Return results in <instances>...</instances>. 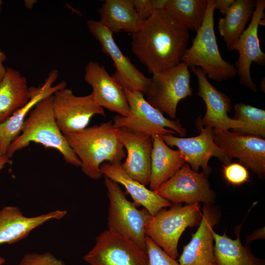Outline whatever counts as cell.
I'll list each match as a JSON object with an SVG mask.
<instances>
[{
	"mask_svg": "<svg viewBox=\"0 0 265 265\" xmlns=\"http://www.w3.org/2000/svg\"><path fill=\"white\" fill-rule=\"evenodd\" d=\"M201 117L196 120V126L200 134L191 137H179L167 134L161 135L164 142L170 147H176L184 155L186 162L195 172L200 167L203 172L208 175L210 172L209 162L212 157H215L224 164L231 160L223 151L214 142L213 129L211 126L204 127L201 122Z\"/></svg>",
	"mask_w": 265,
	"mask_h": 265,
	"instance_id": "13",
	"label": "cell"
},
{
	"mask_svg": "<svg viewBox=\"0 0 265 265\" xmlns=\"http://www.w3.org/2000/svg\"><path fill=\"white\" fill-rule=\"evenodd\" d=\"M84 80L92 88L91 93L101 107L122 116L129 115L130 108L123 88L97 61H89L85 68Z\"/></svg>",
	"mask_w": 265,
	"mask_h": 265,
	"instance_id": "16",
	"label": "cell"
},
{
	"mask_svg": "<svg viewBox=\"0 0 265 265\" xmlns=\"http://www.w3.org/2000/svg\"><path fill=\"white\" fill-rule=\"evenodd\" d=\"M66 211L55 210L27 217L15 206H5L0 211V244L15 243L26 238L34 229L52 219H61Z\"/></svg>",
	"mask_w": 265,
	"mask_h": 265,
	"instance_id": "21",
	"label": "cell"
},
{
	"mask_svg": "<svg viewBox=\"0 0 265 265\" xmlns=\"http://www.w3.org/2000/svg\"><path fill=\"white\" fill-rule=\"evenodd\" d=\"M189 41V30L163 9L154 10L132 34L131 47L153 75L182 62Z\"/></svg>",
	"mask_w": 265,
	"mask_h": 265,
	"instance_id": "1",
	"label": "cell"
},
{
	"mask_svg": "<svg viewBox=\"0 0 265 265\" xmlns=\"http://www.w3.org/2000/svg\"><path fill=\"white\" fill-rule=\"evenodd\" d=\"M34 0H26L25 2V6L28 8H30L33 6L32 4L34 5Z\"/></svg>",
	"mask_w": 265,
	"mask_h": 265,
	"instance_id": "38",
	"label": "cell"
},
{
	"mask_svg": "<svg viewBox=\"0 0 265 265\" xmlns=\"http://www.w3.org/2000/svg\"><path fill=\"white\" fill-rule=\"evenodd\" d=\"M233 119L243 123V127L234 132L264 137L265 136V111L242 103L234 105Z\"/></svg>",
	"mask_w": 265,
	"mask_h": 265,
	"instance_id": "29",
	"label": "cell"
},
{
	"mask_svg": "<svg viewBox=\"0 0 265 265\" xmlns=\"http://www.w3.org/2000/svg\"><path fill=\"white\" fill-rule=\"evenodd\" d=\"M265 227L259 228L255 231L251 235L248 236L246 238L247 243L257 239L265 238Z\"/></svg>",
	"mask_w": 265,
	"mask_h": 265,
	"instance_id": "35",
	"label": "cell"
},
{
	"mask_svg": "<svg viewBox=\"0 0 265 265\" xmlns=\"http://www.w3.org/2000/svg\"><path fill=\"white\" fill-rule=\"evenodd\" d=\"M151 174L149 189L156 190L172 177L185 164L186 159L179 150H173L163 140L161 136L152 137Z\"/></svg>",
	"mask_w": 265,
	"mask_h": 265,
	"instance_id": "23",
	"label": "cell"
},
{
	"mask_svg": "<svg viewBox=\"0 0 265 265\" xmlns=\"http://www.w3.org/2000/svg\"><path fill=\"white\" fill-rule=\"evenodd\" d=\"M119 130L120 141L127 152L126 160L121 163L122 168L131 178L145 186L149 185L152 137L125 128Z\"/></svg>",
	"mask_w": 265,
	"mask_h": 265,
	"instance_id": "19",
	"label": "cell"
},
{
	"mask_svg": "<svg viewBox=\"0 0 265 265\" xmlns=\"http://www.w3.org/2000/svg\"><path fill=\"white\" fill-rule=\"evenodd\" d=\"M189 67L197 78L198 95L203 100L206 106V113L201 118L202 125L233 131L241 128L243 126L242 122L234 120L228 115L232 109L230 98L213 86L200 68L194 66Z\"/></svg>",
	"mask_w": 265,
	"mask_h": 265,
	"instance_id": "17",
	"label": "cell"
},
{
	"mask_svg": "<svg viewBox=\"0 0 265 265\" xmlns=\"http://www.w3.org/2000/svg\"><path fill=\"white\" fill-rule=\"evenodd\" d=\"M132 1L135 10L144 20L154 11L152 0H132Z\"/></svg>",
	"mask_w": 265,
	"mask_h": 265,
	"instance_id": "33",
	"label": "cell"
},
{
	"mask_svg": "<svg viewBox=\"0 0 265 265\" xmlns=\"http://www.w3.org/2000/svg\"><path fill=\"white\" fill-rule=\"evenodd\" d=\"M83 260L90 265H149L147 250L108 229L96 237Z\"/></svg>",
	"mask_w": 265,
	"mask_h": 265,
	"instance_id": "9",
	"label": "cell"
},
{
	"mask_svg": "<svg viewBox=\"0 0 265 265\" xmlns=\"http://www.w3.org/2000/svg\"><path fill=\"white\" fill-rule=\"evenodd\" d=\"M30 98L26 77L7 67L0 83V124L24 106Z\"/></svg>",
	"mask_w": 265,
	"mask_h": 265,
	"instance_id": "25",
	"label": "cell"
},
{
	"mask_svg": "<svg viewBox=\"0 0 265 265\" xmlns=\"http://www.w3.org/2000/svg\"><path fill=\"white\" fill-rule=\"evenodd\" d=\"M213 140L231 160L250 169L259 178L265 174V139L229 130L213 129Z\"/></svg>",
	"mask_w": 265,
	"mask_h": 265,
	"instance_id": "14",
	"label": "cell"
},
{
	"mask_svg": "<svg viewBox=\"0 0 265 265\" xmlns=\"http://www.w3.org/2000/svg\"><path fill=\"white\" fill-rule=\"evenodd\" d=\"M52 98L51 95L43 99L30 111L23 123L20 134L10 145L6 155L10 159L16 151L34 142L57 150L67 163L80 167V160L56 124Z\"/></svg>",
	"mask_w": 265,
	"mask_h": 265,
	"instance_id": "3",
	"label": "cell"
},
{
	"mask_svg": "<svg viewBox=\"0 0 265 265\" xmlns=\"http://www.w3.org/2000/svg\"><path fill=\"white\" fill-rule=\"evenodd\" d=\"M234 0H214L215 9H217L223 15L228 11Z\"/></svg>",
	"mask_w": 265,
	"mask_h": 265,
	"instance_id": "34",
	"label": "cell"
},
{
	"mask_svg": "<svg viewBox=\"0 0 265 265\" xmlns=\"http://www.w3.org/2000/svg\"><path fill=\"white\" fill-rule=\"evenodd\" d=\"M239 233L234 239L225 233L219 235L213 231L216 265H264L263 260L256 257L248 247L242 244Z\"/></svg>",
	"mask_w": 265,
	"mask_h": 265,
	"instance_id": "27",
	"label": "cell"
},
{
	"mask_svg": "<svg viewBox=\"0 0 265 265\" xmlns=\"http://www.w3.org/2000/svg\"><path fill=\"white\" fill-rule=\"evenodd\" d=\"M214 0H207L203 23L182 62L188 66L200 68L209 79L222 81L233 78L237 73L235 65L225 60L219 51L214 29Z\"/></svg>",
	"mask_w": 265,
	"mask_h": 265,
	"instance_id": "4",
	"label": "cell"
},
{
	"mask_svg": "<svg viewBox=\"0 0 265 265\" xmlns=\"http://www.w3.org/2000/svg\"><path fill=\"white\" fill-rule=\"evenodd\" d=\"M2 4H3L2 1L0 0V13L1 11Z\"/></svg>",
	"mask_w": 265,
	"mask_h": 265,
	"instance_id": "40",
	"label": "cell"
},
{
	"mask_svg": "<svg viewBox=\"0 0 265 265\" xmlns=\"http://www.w3.org/2000/svg\"><path fill=\"white\" fill-rule=\"evenodd\" d=\"M189 66L182 62L169 69L152 75L145 94L147 102L171 118L176 116L179 102L192 95Z\"/></svg>",
	"mask_w": 265,
	"mask_h": 265,
	"instance_id": "8",
	"label": "cell"
},
{
	"mask_svg": "<svg viewBox=\"0 0 265 265\" xmlns=\"http://www.w3.org/2000/svg\"><path fill=\"white\" fill-rule=\"evenodd\" d=\"M104 183L109 200L108 230L146 250L145 229L152 215L145 209L139 210L130 201L117 183L104 176Z\"/></svg>",
	"mask_w": 265,
	"mask_h": 265,
	"instance_id": "6",
	"label": "cell"
},
{
	"mask_svg": "<svg viewBox=\"0 0 265 265\" xmlns=\"http://www.w3.org/2000/svg\"><path fill=\"white\" fill-rule=\"evenodd\" d=\"M10 162V158L6 155H0V171L5 165Z\"/></svg>",
	"mask_w": 265,
	"mask_h": 265,
	"instance_id": "37",
	"label": "cell"
},
{
	"mask_svg": "<svg viewBox=\"0 0 265 265\" xmlns=\"http://www.w3.org/2000/svg\"><path fill=\"white\" fill-rule=\"evenodd\" d=\"M202 216L199 203L175 204L169 210H161L152 216L147 224L145 233L158 246L172 258L179 256V239L187 227L198 226Z\"/></svg>",
	"mask_w": 265,
	"mask_h": 265,
	"instance_id": "5",
	"label": "cell"
},
{
	"mask_svg": "<svg viewBox=\"0 0 265 265\" xmlns=\"http://www.w3.org/2000/svg\"><path fill=\"white\" fill-rule=\"evenodd\" d=\"M219 217L212 204H204L199 227L183 248L180 265H216L213 232Z\"/></svg>",
	"mask_w": 265,
	"mask_h": 265,
	"instance_id": "18",
	"label": "cell"
},
{
	"mask_svg": "<svg viewBox=\"0 0 265 265\" xmlns=\"http://www.w3.org/2000/svg\"><path fill=\"white\" fill-rule=\"evenodd\" d=\"M64 135L80 160L83 173L94 180L102 177L100 167L105 161L121 163L126 156L119 128L112 120Z\"/></svg>",
	"mask_w": 265,
	"mask_h": 265,
	"instance_id": "2",
	"label": "cell"
},
{
	"mask_svg": "<svg viewBox=\"0 0 265 265\" xmlns=\"http://www.w3.org/2000/svg\"><path fill=\"white\" fill-rule=\"evenodd\" d=\"M155 191L175 204L200 202L212 204L216 197L210 187L208 174L193 171L187 163Z\"/></svg>",
	"mask_w": 265,
	"mask_h": 265,
	"instance_id": "11",
	"label": "cell"
},
{
	"mask_svg": "<svg viewBox=\"0 0 265 265\" xmlns=\"http://www.w3.org/2000/svg\"><path fill=\"white\" fill-rule=\"evenodd\" d=\"M265 9V0H257L250 24L233 48V50L238 53V59L234 65L239 82L254 92L258 90L251 78V64H265V54L261 50L258 37V28L262 25Z\"/></svg>",
	"mask_w": 265,
	"mask_h": 265,
	"instance_id": "15",
	"label": "cell"
},
{
	"mask_svg": "<svg viewBox=\"0 0 265 265\" xmlns=\"http://www.w3.org/2000/svg\"><path fill=\"white\" fill-rule=\"evenodd\" d=\"M130 108L127 116L117 114L112 121L118 128H125L134 132L152 137L156 135L178 133L186 134V130L179 119L170 120L151 105L140 91L124 89Z\"/></svg>",
	"mask_w": 265,
	"mask_h": 265,
	"instance_id": "7",
	"label": "cell"
},
{
	"mask_svg": "<svg viewBox=\"0 0 265 265\" xmlns=\"http://www.w3.org/2000/svg\"><path fill=\"white\" fill-rule=\"evenodd\" d=\"M5 262V259L0 256V265H2Z\"/></svg>",
	"mask_w": 265,
	"mask_h": 265,
	"instance_id": "39",
	"label": "cell"
},
{
	"mask_svg": "<svg viewBox=\"0 0 265 265\" xmlns=\"http://www.w3.org/2000/svg\"><path fill=\"white\" fill-rule=\"evenodd\" d=\"M207 0H166L165 9L188 30L197 32L206 15Z\"/></svg>",
	"mask_w": 265,
	"mask_h": 265,
	"instance_id": "28",
	"label": "cell"
},
{
	"mask_svg": "<svg viewBox=\"0 0 265 265\" xmlns=\"http://www.w3.org/2000/svg\"><path fill=\"white\" fill-rule=\"evenodd\" d=\"M6 60L5 53L0 51V83L1 81L6 72V68L3 65V63Z\"/></svg>",
	"mask_w": 265,
	"mask_h": 265,
	"instance_id": "36",
	"label": "cell"
},
{
	"mask_svg": "<svg viewBox=\"0 0 265 265\" xmlns=\"http://www.w3.org/2000/svg\"><path fill=\"white\" fill-rule=\"evenodd\" d=\"M17 265H65L53 254L47 252L43 253L26 254Z\"/></svg>",
	"mask_w": 265,
	"mask_h": 265,
	"instance_id": "32",
	"label": "cell"
},
{
	"mask_svg": "<svg viewBox=\"0 0 265 265\" xmlns=\"http://www.w3.org/2000/svg\"><path fill=\"white\" fill-rule=\"evenodd\" d=\"M99 21L113 34L124 31L133 34L144 21L132 0H106L98 10Z\"/></svg>",
	"mask_w": 265,
	"mask_h": 265,
	"instance_id": "24",
	"label": "cell"
},
{
	"mask_svg": "<svg viewBox=\"0 0 265 265\" xmlns=\"http://www.w3.org/2000/svg\"><path fill=\"white\" fill-rule=\"evenodd\" d=\"M100 170L103 176L124 186L133 203L136 205L142 206L152 216L172 205L155 191L129 177L122 168L121 163L105 162L101 165Z\"/></svg>",
	"mask_w": 265,
	"mask_h": 265,
	"instance_id": "22",
	"label": "cell"
},
{
	"mask_svg": "<svg viewBox=\"0 0 265 265\" xmlns=\"http://www.w3.org/2000/svg\"><path fill=\"white\" fill-rule=\"evenodd\" d=\"M146 247L149 265H180L178 261L169 256L147 236Z\"/></svg>",
	"mask_w": 265,
	"mask_h": 265,
	"instance_id": "30",
	"label": "cell"
},
{
	"mask_svg": "<svg viewBox=\"0 0 265 265\" xmlns=\"http://www.w3.org/2000/svg\"><path fill=\"white\" fill-rule=\"evenodd\" d=\"M52 106L55 121L64 135L87 127L95 115H106L103 108L95 102L91 94L78 96L67 87L53 95Z\"/></svg>",
	"mask_w": 265,
	"mask_h": 265,
	"instance_id": "10",
	"label": "cell"
},
{
	"mask_svg": "<svg viewBox=\"0 0 265 265\" xmlns=\"http://www.w3.org/2000/svg\"><path fill=\"white\" fill-rule=\"evenodd\" d=\"M89 31L99 42L101 51L111 58L116 71L112 76L123 89L137 91L145 94L151 78L145 76L125 56L116 43L113 33L99 21L87 22Z\"/></svg>",
	"mask_w": 265,
	"mask_h": 265,
	"instance_id": "12",
	"label": "cell"
},
{
	"mask_svg": "<svg viewBox=\"0 0 265 265\" xmlns=\"http://www.w3.org/2000/svg\"><path fill=\"white\" fill-rule=\"evenodd\" d=\"M256 2L255 0H234L224 17L219 19L218 29L228 50H233L244 31Z\"/></svg>",
	"mask_w": 265,
	"mask_h": 265,
	"instance_id": "26",
	"label": "cell"
},
{
	"mask_svg": "<svg viewBox=\"0 0 265 265\" xmlns=\"http://www.w3.org/2000/svg\"><path fill=\"white\" fill-rule=\"evenodd\" d=\"M223 176L231 185L238 186L249 181V174L247 168L239 163H229L223 166Z\"/></svg>",
	"mask_w": 265,
	"mask_h": 265,
	"instance_id": "31",
	"label": "cell"
},
{
	"mask_svg": "<svg viewBox=\"0 0 265 265\" xmlns=\"http://www.w3.org/2000/svg\"><path fill=\"white\" fill-rule=\"evenodd\" d=\"M58 76V71L52 69L41 85L29 88L30 98L28 102L0 124V155H6L10 145L20 134L23 123L33 108L43 99L66 87L65 80L54 85Z\"/></svg>",
	"mask_w": 265,
	"mask_h": 265,
	"instance_id": "20",
	"label": "cell"
}]
</instances>
